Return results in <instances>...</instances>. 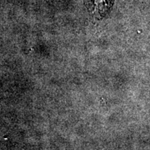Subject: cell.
<instances>
[{
	"label": "cell",
	"mask_w": 150,
	"mask_h": 150,
	"mask_svg": "<svg viewBox=\"0 0 150 150\" xmlns=\"http://www.w3.org/2000/svg\"><path fill=\"white\" fill-rule=\"evenodd\" d=\"M114 0H84L88 9L96 16H103L108 12Z\"/></svg>",
	"instance_id": "cell-1"
}]
</instances>
